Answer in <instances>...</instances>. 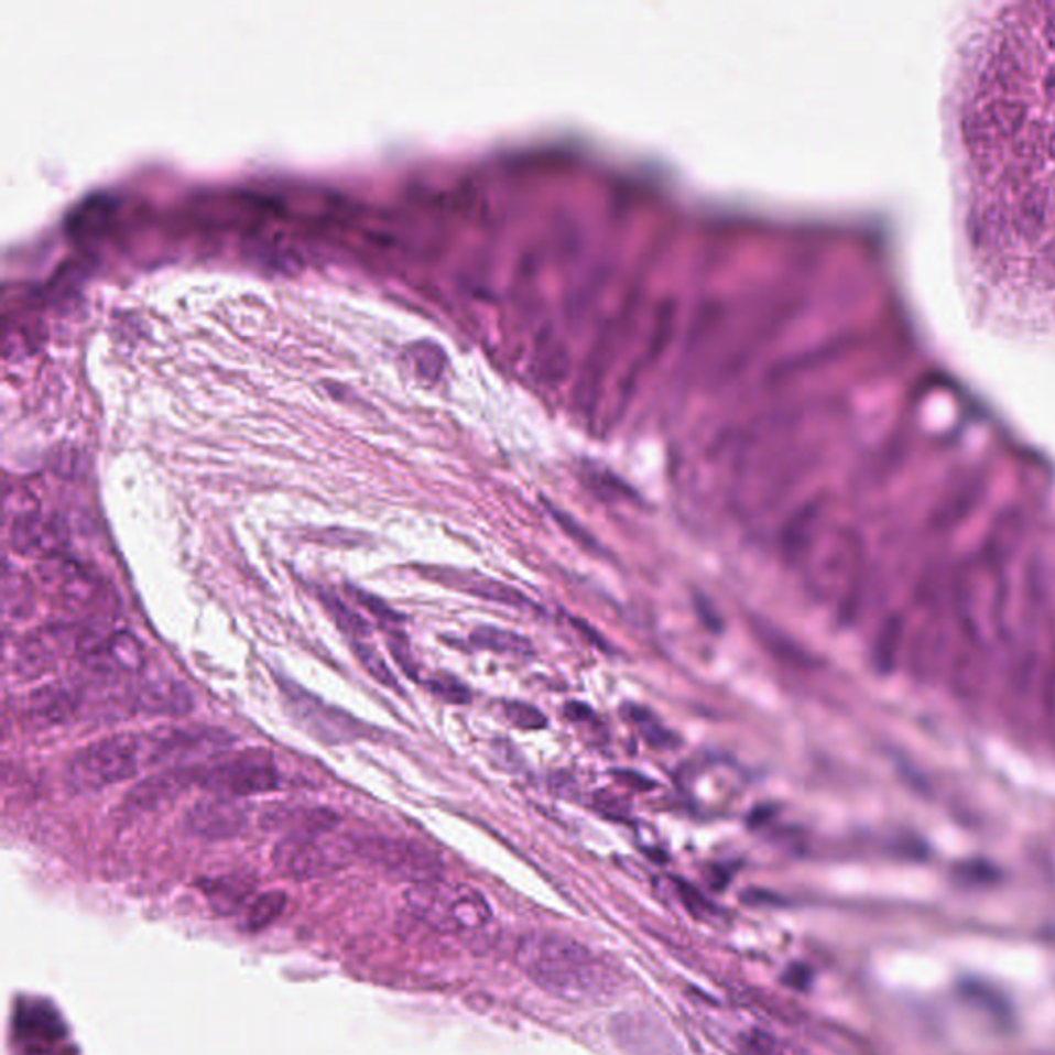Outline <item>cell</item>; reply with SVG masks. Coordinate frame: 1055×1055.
<instances>
[{"label":"cell","mask_w":1055,"mask_h":1055,"mask_svg":"<svg viewBox=\"0 0 1055 1055\" xmlns=\"http://www.w3.org/2000/svg\"><path fill=\"white\" fill-rule=\"evenodd\" d=\"M505 714H508V720L512 721L513 726L520 728V730L534 732V730L546 728V718H544L543 711L532 707V705L512 701V704L505 705Z\"/></svg>","instance_id":"obj_27"},{"label":"cell","mask_w":1055,"mask_h":1055,"mask_svg":"<svg viewBox=\"0 0 1055 1055\" xmlns=\"http://www.w3.org/2000/svg\"><path fill=\"white\" fill-rule=\"evenodd\" d=\"M355 853L352 837H338L333 827L289 833L274 851V868L293 880L328 877L345 868Z\"/></svg>","instance_id":"obj_4"},{"label":"cell","mask_w":1055,"mask_h":1055,"mask_svg":"<svg viewBox=\"0 0 1055 1055\" xmlns=\"http://www.w3.org/2000/svg\"><path fill=\"white\" fill-rule=\"evenodd\" d=\"M30 605V584L21 576H15V584L4 576V612L7 614H23Z\"/></svg>","instance_id":"obj_28"},{"label":"cell","mask_w":1055,"mask_h":1055,"mask_svg":"<svg viewBox=\"0 0 1055 1055\" xmlns=\"http://www.w3.org/2000/svg\"><path fill=\"white\" fill-rule=\"evenodd\" d=\"M9 543L23 557L50 561L65 557L68 536L58 520L46 518L33 508L9 518Z\"/></svg>","instance_id":"obj_8"},{"label":"cell","mask_w":1055,"mask_h":1055,"mask_svg":"<svg viewBox=\"0 0 1055 1055\" xmlns=\"http://www.w3.org/2000/svg\"><path fill=\"white\" fill-rule=\"evenodd\" d=\"M610 1033L614 1041L635 1055H683L671 1033L664 1026L641 1016V1014H621L610 1023Z\"/></svg>","instance_id":"obj_10"},{"label":"cell","mask_w":1055,"mask_h":1055,"mask_svg":"<svg viewBox=\"0 0 1055 1055\" xmlns=\"http://www.w3.org/2000/svg\"><path fill=\"white\" fill-rule=\"evenodd\" d=\"M631 720L640 726L641 735L654 749H671L672 744H676V740H672L671 732L664 726H660L656 718L648 714L645 709L631 707Z\"/></svg>","instance_id":"obj_25"},{"label":"cell","mask_w":1055,"mask_h":1055,"mask_svg":"<svg viewBox=\"0 0 1055 1055\" xmlns=\"http://www.w3.org/2000/svg\"><path fill=\"white\" fill-rule=\"evenodd\" d=\"M565 716H567L569 720L574 721H586L592 720L594 718L592 709H590V707H586L584 704H577V701H574V704H569L567 707H565Z\"/></svg>","instance_id":"obj_32"},{"label":"cell","mask_w":1055,"mask_h":1055,"mask_svg":"<svg viewBox=\"0 0 1055 1055\" xmlns=\"http://www.w3.org/2000/svg\"><path fill=\"white\" fill-rule=\"evenodd\" d=\"M546 508H548L551 515L557 520V524H559L577 544H581L584 548H590V551H598V544L594 541L592 534H590L588 530H584V528L579 526L572 515H567V513L561 512L557 508H553L551 503H546Z\"/></svg>","instance_id":"obj_30"},{"label":"cell","mask_w":1055,"mask_h":1055,"mask_svg":"<svg viewBox=\"0 0 1055 1055\" xmlns=\"http://www.w3.org/2000/svg\"><path fill=\"white\" fill-rule=\"evenodd\" d=\"M427 687L432 688L433 695L448 704H468L470 701V690L464 687L463 683L448 678V676H437L429 681Z\"/></svg>","instance_id":"obj_29"},{"label":"cell","mask_w":1055,"mask_h":1055,"mask_svg":"<svg viewBox=\"0 0 1055 1055\" xmlns=\"http://www.w3.org/2000/svg\"><path fill=\"white\" fill-rule=\"evenodd\" d=\"M697 608H699V614L704 617L705 623L709 624L714 631L720 629V621H716V617L707 610V602H705V600H697Z\"/></svg>","instance_id":"obj_33"},{"label":"cell","mask_w":1055,"mask_h":1055,"mask_svg":"<svg viewBox=\"0 0 1055 1055\" xmlns=\"http://www.w3.org/2000/svg\"><path fill=\"white\" fill-rule=\"evenodd\" d=\"M73 645V633L66 627H52L33 633L32 638L21 643L17 668L28 676H40L50 671L66 650Z\"/></svg>","instance_id":"obj_15"},{"label":"cell","mask_w":1055,"mask_h":1055,"mask_svg":"<svg viewBox=\"0 0 1055 1055\" xmlns=\"http://www.w3.org/2000/svg\"><path fill=\"white\" fill-rule=\"evenodd\" d=\"M1045 40H1047L1049 48L1054 50L1055 52V13L1054 15L1049 17V19H1047V23H1045Z\"/></svg>","instance_id":"obj_35"},{"label":"cell","mask_w":1055,"mask_h":1055,"mask_svg":"<svg viewBox=\"0 0 1055 1055\" xmlns=\"http://www.w3.org/2000/svg\"><path fill=\"white\" fill-rule=\"evenodd\" d=\"M132 711L155 716H184L193 709V695L177 681H149L130 688Z\"/></svg>","instance_id":"obj_14"},{"label":"cell","mask_w":1055,"mask_h":1055,"mask_svg":"<svg viewBox=\"0 0 1055 1055\" xmlns=\"http://www.w3.org/2000/svg\"><path fill=\"white\" fill-rule=\"evenodd\" d=\"M248 816L238 800L213 796L196 804L188 815V829L205 839H229L240 835Z\"/></svg>","instance_id":"obj_11"},{"label":"cell","mask_w":1055,"mask_h":1055,"mask_svg":"<svg viewBox=\"0 0 1055 1055\" xmlns=\"http://www.w3.org/2000/svg\"><path fill=\"white\" fill-rule=\"evenodd\" d=\"M513 957L532 983L567 1002L602 1000L617 988L607 962L567 936L530 932L515 944Z\"/></svg>","instance_id":"obj_1"},{"label":"cell","mask_w":1055,"mask_h":1055,"mask_svg":"<svg viewBox=\"0 0 1055 1055\" xmlns=\"http://www.w3.org/2000/svg\"><path fill=\"white\" fill-rule=\"evenodd\" d=\"M198 784L210 796L240 800L281 787V775L271 754L262 749L236 752L200 768Z\"/></svg>","instance_id":"obj_5"},{"label":"cell","mask_w":1055,"mask_h":1055,"mask_svg":"<svg viewBox=\"0 0 1055 1055\" xmlns=\"http://www.w3.org/2000/svg\"><path fill=\"white\" fill-rule=\"evenodd\" d=\"M42 577L58 602L77 614H91L106 607V584L94 569L83 567L77 561L65 557L44 561Z\"/></svg>","instance_id":"obj_7"},{"label":"cell","mask_w":1055,"mask_h":1055,"mask_svg":"<svg viewBox=\"0 0 1055 1055\" xmlns=\"http://www.w3.org/2000/svg\"><path fill=\"white\" fill-rule=\"evenodd\" d=\"M322 605L328 610V614L347 635L352 638H366L369 633V627L349 605L338 600L335 594H322Z\"/></svg>","instance_id":"obj_23"},{"label":"cell","mask_w":1055,"mask_h":1055,"mask_svg":"<svg viewBox=\"0 0 1055 1055\" xmlns=\"http://www.w3.org/2000/svg\"><path fill=\"white\" fill-rule=\"evenodd\" d=\"M287 899L279 891H271L264 895L257 896L243 913V929L248 932H260L264 927L271 926L276 922V917L285 910Z\"/></svg>","instance_id":"obj_21"},{"label":"cell","mask_w":1055,"mask_h":1055,"mask_svg":"<svg viewBox=\"0 0 1055 1055\" xmlns=\"http://www.w3.org/2000/svg\"><path fill=\"white\" fill-rule=\"evenodd\" d=\"M151 768L146 735H118L80 749L66 763L65 782L70 792L85 794L110 787Z\"/></svg>","instance_id":"obj_2"},{"label":"cell","mask_w":1055,"mask_h":1055,"mask_svg":"<svg viewBox=\"0 0 1055 1055\" xmlns=\"http://www.w3.org/2000/svg\"><path fill=\"white\" fill-rule=\"evenodd\" d=\"M200 769H170L139 785L129 794V804L134 808H153L163 800L176 796L186 785L198 784Z\"/></svg>","instance_id":"obj_17"},{"label":"cell","mask_w":1055,"mask_h":1055,"mask_svg":"<svg viewBox=\"0 0 1055 1055\" xmlns=\"http://www.w3.org/2000/svg\"><path fill=\"white\" fill-rule=\"evenodd\" d=\"M85 705L87 697L80 688L50 685L30 695L28 718L40 726H58L80 718Z\"/></svg>","instance_id":"obj_13"},{"label":"cell","mask_w":1055,"mask_h":1055,"mask_svg":"<svg viewBox=\"0 0 1055 1055\" xmlns=\"http://www.w3.org/2000/svg\"><path fill=\"white\" fill-rule=\"evenodd\" d=\"M742 1047L749 1055H794L790 1045L765 1031H751L742 1035Z\"/></svg>","instance_id":"obj_26"},{"label":"cell","mask_w":1055,"mask_h":1055,"mask_svg":"<svg viewBox=\"0 0 1055 1055\" xmlns=\"http://www.w3.org/2000/svg\"><path fill=\"white\" fill-rule=\"evenodd\" d=\"M425 576L433 579V581H439L448 588H458L463 592L472 594V596H479V598H485V600H491V602H497V605H505V607L518 608V610H534V602L528 598L526 594L515 590L512 586L503 584V581H497V579H491V577L477 576V574H460V572H454V569H444V567H427L423 572Z\"/></svg>","instance_id":"obj_12"},{"label":"cell","mask_w":1055,"mask_h":1055,"mask_svg":"<svg viewBox=\"0 0 1055 1055\" xmlns=\"http://www.w3.org/2000/svg\"><path fill=\"white\" fill-rule=\"evenodd\" d=\"M470 640L475 645L491 650L497 654H508V656L528 657L532 656V645L526 638L508 631V629H497V627H479L472 631Z\"/></svg>","instance_id":"obj_20"},{"label":"cell","mask_w":1055,"mask_h":1055,"mask_svg":"<svg viewBox=\"0 0 1055 1055\" xmlns=\"http://www.w3.org/2000/svg\"><path fill=\"white\" fill-rule=\"evenodd\" d=\"M113 200L108 196H94L80 203L79 208L68 219V231L77 238H91L99 233L112 217Z\"/></svg>","instance_id":"obj_18"},{"label":"cell","mask_w":1055,"mask_h":1055,"mask_svg":"<svg viewBox=\"0 0 1055 1055\" xmlns=\"http://www.w3.org/2000/svg\"><path fill=\"white\" fill-rule=\"evenodd\" d=\"M406 905L415 917L439 932H479L493 922L491 905L477 889L452 887L442 880L413 884Z\"/></svg>","instance_id":"obj_3"},{"label":"cell","mask_w":1055,"mask_h":1055,"mask_svg":"<svg viewBox=\"0 0 1055 1055\" xmlns=\"http://www.w3.org/2000/svg\"><path fill=\"white\" fill-rule=\"evenodd\" d=\"M574 623H576L577 629H579L581 633H588V638H590V641H592V643H596L598 648H602V650L607 648V641L602 640V638H598V633H596V631H592V629H590L588 624H584L581 623V621H574Z\"/></svg>","instance_id":"obj_34"},{"label":"cell","mask_w":1055,"mask_h":1055,"mask_svg":"<svg viewBox=\"0 0 1055 1055\" xmlns=\"http://www.w3.org/2000/svg\"><path fill=\"white\" fill-rule=\"evenodd\" d=\"M352 652L363 668L384 687H396V676L388 668L384 657L380 656L366 641H352Z\"/></svg>","instance_id":"obj_24"},{"label":"cell","mask_w":1055,"mask_h":1055,"mask_svg":"<svg viewBox=\"0 0 1055 1055\" xmlns=\"http://www.w3.org/2000/svg\"><path fill=\"white\" fill-rule=\"evenodd\" d=\"M250 891H252V887L246 880L221 879L213 880L205 893L217 910L238 912V910H241V905H246V907L250 905L248 903Z\"/></svg>","instance_id":"obj_22"},{"label":"cell","mask_w":1055,"mask_h":1055,"mask_svg":"<svg viewBox=\"0 0 1055 1055\" xmlns=\"http://www.w3.org/2000/svg\"><path fill=\"white\" fill-rule=\"evenodd\" d=\"M1037 271H1040V279L1054 287L1055 285V243L1047 246V250L1041 254L1040 260H1037Z\"/></svg>","instance_id":"obj_31"},{"label":"cell","mask_w":1055,"mask_h":1055,"mask_svg":"<svg viewBox=\"0 0 1055 1055\" xmlns=\"http://www.w3.org/2000/svg\"><path fill=\"white\" fill-rule=\"evenodd\" d=\"M355 853L376 863L385 872L413 884L439 880L442 863L429 849L413 841H400L388 837H361L355 839Z\"/></svg>","instance_id":"obj_6"},{"label":"cell","mask_w":1055,"mask_h":1055,"mask_svg":"<svg viewBox=\"0 0 1055 1055\" xmlns=\"http://www.w3.org/2000/svg\"><path fill=\"white\" fill-rule=\"evenodd\" d=\"M1045 94H1047V97L1055 104V66L1047 73V77H1045Z\"/></svg>","instance_id":"obj_36"},{"label":"cell","mask_w":1055,"mask_h":1055,"mask_svg":"<svg viewBox=\"0 0 1055 1055\" xmlns=\"http://www.w3.org/2000/svg\"><path fill=\"white\" fill-rule=\"evenodd\" d=\"M1047 149H1049V155H1052V157H1054L1055 160V129L1052 130V134H1049V141H1047Z\"/></svg>","instance_id":"obj_37"},{"label":"cell","mask_w":1055,"mask_h":1055,"mask_svg":"<svg viewBox=\"0 0 1055 1055\" xmlns=\"http://www.w3.org/2000/svg\"><path fill=\"white\" fill-rule=\"evenodd\" d=\"M1045 221H1047V194L1041 186H1033L1029 193H1024L1016 208V215H1014L1016 231L1026 240H1035L1043 231Z\"/></svg>","instance_id":"obj_19"},{"label":"cell","mask_w":1055,"mask_h":1055,"mask_svg":"<svg viewBox=\"0 0 1055 1055\" xmlns=\"http://www.w3.org/2000/svg\"><path fill=\"white\" fill-rule=\"evenodd\" d=\"M144 648L137 635L118 631L89 648L83 656L85 668L101 681L137 678L144 668Z\"/></svg>","instance_id":"obj_9"},{"label":"cell","mask_w":1055,"mask_h":1055,"mask_svg":"<svg viewBox=\"0 0 1055 1055\" xmlns=\"http://www.w3.org/2000/svg\"><path fill=\"white\" fill-rule=\"evenodd\" d=\"M1024 110L1021 101H993L981 113H977L974 120V132H979L974 137V143L988 144V141L1012 137L1019 130L1023 129Z\"/></svg>","instance_id":"obj_16"}]
</instances>
